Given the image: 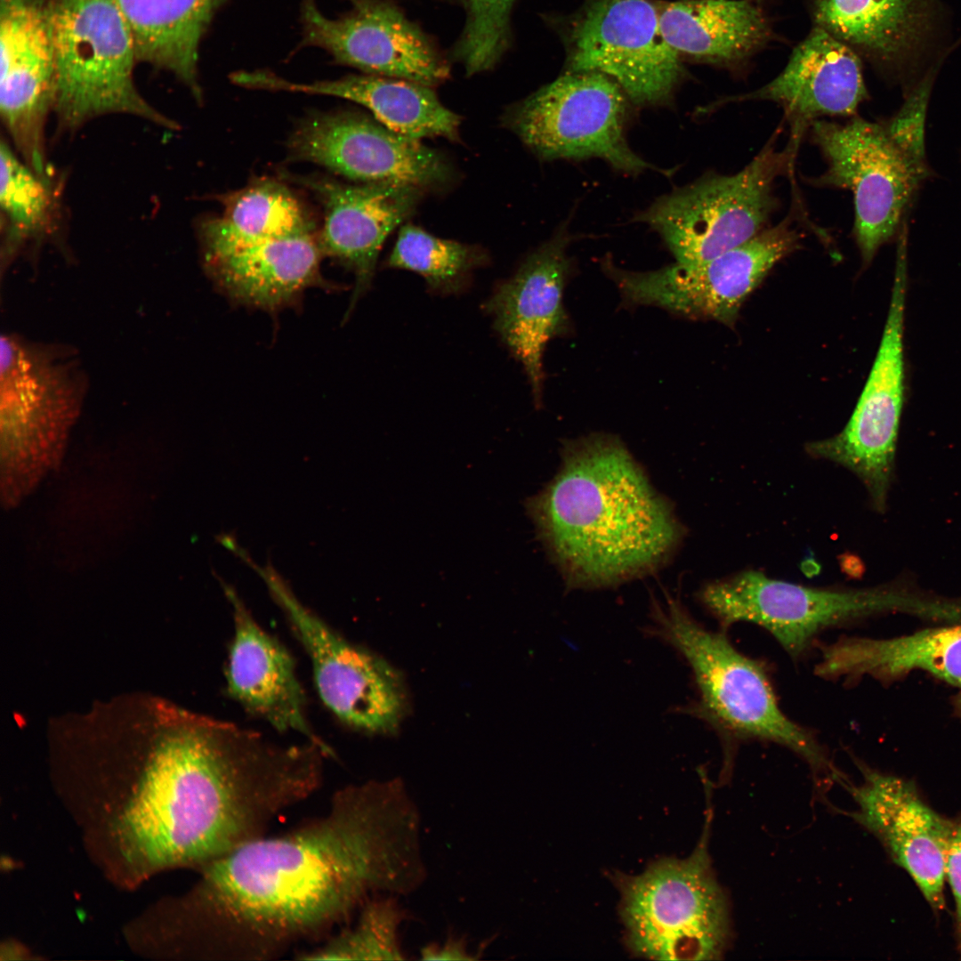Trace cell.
<instances>
[{
  "mask_svg": "<svg viewBox=\"0 0 961 961\" xmlns=\"http://www.w3.org/2000/svg\"><path fill=\"white\" fill-rule=\"evenodd\" d=\"M125 704L144 764L120 828L150 864L205 867L321 784L327 756L314 743L279 745L153 698Z\"/></svg>",
  "mask_w": 961,
  "mask_h": 961,
  "instance_id": "obj_1",
  "label": "cell"
},
{
  "mask_svg": "<svg viewBox=\"0 0 961 961\" xmlns=\"http://www.w3.org/2000/svg\"><path fill=\"white\" fill-rule=\"evenodd\" d=\"M203 868L192 925L202 953L221 961L276 958L349 921L384 891L363 784L336 791L320 817L253 839Z\"/></svg>",
  "mask_w": 961,
  "mask_h": 961,
  "instance_id": "obj_2",
  "label": "cell"
},
{
  "mask_svg": "<svg viewBox=\"0 0 961 961\" xmlns=\"http://www.w3.org/2000/svg\"><path fill=\"white\" fill-rule=\"evenodd\" d=\"M526 508L571 589L612 587L654 573L685 534L628 449L605 433L564 442L558 472Z\"/></svg>",
  "mask_w": 961,
  "mask_h": 961,
  "instance_id": "obj_3",
  "label": "cell"
},
{
  "mask_svg": "<svg viewBox=\"0 0 961 961\" xmlns=\"http://www.w3.org/2000/svg\"><path fill=\"white\" fill-rule=\"evenodd\" d=\"M648 632L689 664L699 699L681 710L709 723L727 738L769 741L795 753L814 775H841L807 729L780 709L763 663L739 652L721 632L695 620L679 598L652 599Z\"/></svg>",
  "mask_w": 961,
  "mask_h": 961,
  "instance_id": "obj_4",
  "label": "cell"
},
{
  "mask_svg": "<svg viewBox=\"0 0 961 961\" xmlns=\"http://www.w3.org/2000/svg\"><path fill=\"white\" fill-rule=\"evenodd\" d=\"M702 837L685 859L663 858L639 875H614L625 941L635 956L655 960H718L731 939L728 897Z\"/></svg>",
  "mask_w": 961,
  "mask_h": 961,
  "instance_id": "obj_5",
  "label": "cell"
},
{
  "mask_svg": "<svg viewBox=\"0 0 961 961\" xmlns=\"http://www.w3.org/2000/svg\"><path fill=\"white\" fill-rule=\"evenodd\" d=\"M57 87L53 113L61 133L125 114L178 130L137 89L131 31L114 0H50Z\"/></svg>",
  "mask_w": 961,
  "mask_h": 961,
  "instance_id": "obj_6",
  "label": "cell"
},
{
  "mask_svg": "<svg viewBox=\"0 0 961 961\" xmlns=\"http://www.w3.org/2000/svg\"><path fill=\"white\" fill-rule=\"evenodd\" d=\"M699 602L721 624H755L768 631L793 658L822 631L884 612L901 611L941 619L944 601L919 597L894 586L868 589L816 588L773 579L755 569L704 585Z\"/></svg>",
  "mask_w": 961,
  "mask_h": 961,
  "instance_id": "obj_7",
  "label": "cell"
},
{
  "mask_svg": "<svg viewBox=\"0 0 961 961\" xmlns=\"http://www.w3.org/2000/svg\"><path fill=\"white\" fill-rule=\"evenodd\" d=\"M773 135L739 172L710 174L662 196L638 214L663 238L676 262L710 261L768 227L778 207V177L790 171L800 140L777 150Z\"/></svg>",
  "mask_w": 961,
  "mask_h": 961,
  "instance_id": "obj_8",
  "label": "cell"
},
{
  "mask_svg": "<svg viewBox=\"0 0 961 961\" xmlns=\"http://www.w3.org/2000/svg\"><path fill=\"white\" fill-rule=\"evenodd\" d=\"M628 99L604 74L568 71L508 109L503 121L541 159L597 157L627 174L656 170L626 141Z\"/></svg>",
  "mask_w": 961,
  "mask_h": 961,
  "instance_id": "obj_9",
  "label": "cell"
},
{
  "mask_svg": "<svg viewBox=\"0 0 961 961\" xmlns=\"http://www.w3.org/2000/svg\"><path fill=\"white\" fill-rule=\"evenodd\" d=\"M812 137L828 168L810 183L845 189L853 195V233L864 263L902 224L927 166L892 140L884 124L852 117L844 124L816 119Z\"/></svg>",
  "mask_w": 961,
  "mask_h": 961,
  "instance_id": "obj_10",
  "label": "cell"
},
{
  "mask_svg": "<svg viewBox=\"0 0 961 961\" xmlns=\"http://www.w3.org/2000/svg\"><path fill=\"white\" fill-rule=\"evenodd\" d=\"M3 449L46 456L65 440L87 392V376L70 346L3 334L0 351Z\"/></svg>",
  "mask_w": 961,
  "mask_h": 961,
  "instance_id": "obj_11",
  "label": "cell"
},
{
  "mask_svg": "<svg viewBox=\"0 0 961 961\" xmlns=\"http://www.w3.org/2000/svg\"><path fill=\"white\" fill-rule=\"evenodd\" d=\"M800 239L788 215L703 263L675 262L657 271L632 272L605 262V270L629 303L659 306L732 327L749 294L778 262L797 248Z\"/></svg>",
  "mask_w": 961,
  "mask_h": 961,
  "instance_id": "obj_12",
  "label": "cell"
},
{
  "mask_svg": "<svg viewBox=\"0 0 961 961\" xmlns=\"http://www.w3.org/2000/svg\"><path fill=\"white\" fill-rule=\"evenodd\" d=\"M905 256L900 248L881 343L854 411L839 433L805 444L811 456L839 464L859 477L880 513L886 507L904 402Z\"/></svg>",
  "mask_w": 961,
  "mask_h": 961,
  "instance_id": "obj_13",
  "label": "cell"
},
{
  "mask_svg": "<svg viewBox=\"0 0 961 961\" xmlns=\"http://www.w3.org/2000/svg\"><path fill=\"white\" fill-rule=\"evenodd\" d=\"M263 577L308 654L315 686L326 707L351 727L376 733L394 731L405 708V692L397 671L344 639L303 605L271 571Z\"/></svg>",
  "mask_w": 961,
  "mask_h": 961,
  "instance_id": "obj_14",
  "label": "cell"
},
{
  "mask_svg": "<svg viewBox=\"0 0 961 961\" xmlns=\"http://www.w3.org/2000/svg\"><path fill=\"white\" fill-rule=\"evenodd\" d=\"M569 71L604 74L642 105L667 102L682 77L650 0H589L570 29Z\"/></svg>",
  "mask_w": 961,
  "mask_h": 961,
  "instance_id": "obj_15",
  "label": "cell"
},
{
  "mask_svg": "<svg viewBox=\"0 0 961 961\" xmlns=\"http://www.w3.org/2000/svg\"><path fill=\"white\" fill-rule=\"evenodd\" d=\"M288 142L294 158L362 183L426 190L447 185L453 175L439 151L358 113L311 115L299 124Z\"/></svg>",
  "mask_w": 961,
  "mask_h": 961,
  "instance_id": "obj_16",
  "label": "cell"
},
{
  "mask_svg": "<svg viewBox=\"0 0 961 961\" xmlns=\"http://www.w3.org/2000/svg\"><path fill=\"white\" fill-rule=\"evenodd\" d=\"M351 8L327 16L315 0L301 9L302 45L327 52L341 65L367 74L432 87L449 69L433 44L395 5L384 0H351Z\"/></svg>",
  "mask_w": 961,
  "mask_h": 961,
  "instance_id": "obj_17",
  "label": "cell"
},
{
  "mask_svg": "<svg viewBox=\"0 0 961 961\" xmlns=\"http://www.w3.org/2000/svg\"><path fill=\"white\" fill-rule=\"evenodd\" d=\"M0 46L2 123L22 160L46 174L45 126L57 87L50 0H0Z\"/></svg>",
  "mask_w": 961,
  "mask_h": 961,
  "instance_id": "obj_18",
  "label": "cell"
},
{
  "mask_svg": "<svg viewBox=\"0 0 961 961\" xmlns=\"http://www.w3.org/2000/svg\"><path fill=\"white\" fill-rule=\"evenodd\" d=\"M859 768L863 774L860 785L843 783L857 804L852 817L909 875L931 908L942 910L951 820L930 807L913 782L860 764Z\"/></svg>",
  "mask_w": 961,
  "mask_h": 961,
  "instance_id": "obj_19",
  "label": "cell"
},
{
  "mask_svg": "<svg viewBox=\"0 0 961 961\" xmlns=\"http://www.w3.org/2000/svg\"><path fill=\"white\" fill-rule=\"evenodd\" d=\"M569 242L566 228H561L529 254L511 278L499 283L482 306L501 341L521 363L537 406L546 344L569 327L563 294L571 266Z\"/></svg>",
  "mask_w": 961,
  "mask_h": 961,
  "instance_id": "obj_20",
  "label": "cell"
},
{
  "mask_svg": "<svg viewBox=\"0 0 961 961\" xmlns=\"http://www.w3.org/2000/svg\"><path fill=\"white\" fill-rule=\"evenodd\" d=\"M303 183L323 206V226L317 235L323 255L355 278L345 320L371 286L385 239L413 214L424 190L389 183L349 185L328 178H304Z\"/></svg>",
  "mask_w": 961,
  "mask_h": 961,
  "instance_id": "obj_21",
  "label": "cell"
},
{
  "mask_svg": "<svg viewBox=\"0 0 961 961\" xmlns=\"http://www.w3.org/2000/svg\"><path fill=\"white\" fill-rule=\"evenodd\" d=\"M233 613V637L225 669L228 695L281 732L301 734L333 753L307 716L304 690L293 657L265 631L236 593L224 587Z\"/></svg>",
  "mask_w": 961,
  "mask_h": 961,
  "instance_id": "obj_22",
  "label": "cell"
},
{
  "mask_svg": "<svg viewBox=\"0 0 961 961\" xmlns=\"http://www.w3.org/2000/svg\"><path fill=\"white\" fill-rule=\"evenodd\" d=\"M868 98L861 64L852 47L817 26L793 51L784 69L754 92L721 103L771 101L781 105L802 135L820 117H849Z\"/></svg>",
  "mask_w": 961,
  "mask_h": 961,
  "instance_id": "obj_23",
  "label": "cell"
},
{
  "mask_svg": "<svg viewBox=\"0 0 961 961\" xmlns=\"http://www.w3.org/2000/svg\"><path fill=\"white\" fill-rule=\"evenodd\" d=\"M317 235L269 240L203 262L215 287L237 304L277 311L311 287L334 289L323 279Z\"/></svg>",
  "mask_w": 961,
  "mask_h": 961,
  "instance_id": "obj_24",
  "label": "cell"
},
{
  "mask_svg": "<svg viewBox=\"0 0 961 961\" xmlns=\"http://www.w3.org/2000/svg\"><path fill=\"white\" fill-rule=\"evenodd\" d=\"M248 89L296 92L343 98L366 107L390 130L421 140L444 137L456 141L460 117L446 108L431 86L375 75H350L335 80L292 82L271 71H248Z\"/></svg>",
  "mask_w": 961,
  "mask_h": 961,
  "instance_id": "obj_25",
  "label": "cell"
},
{
  "mask_svg": "<svg viewBox=\"0 0 961 961\" xmlns=\"http://www.w3.org/2000/svg\"><path fill=\"white\" fill-rule=\"evenodd\" d=\"M923 670L961 689V622L889 639L844 637L823 647L815 674L852 682H882Z\"/></svg>",
  "mask_w": 961,
  "mask_h": 961,
  "instance_id": "obj_26",
  "label": "cell"
},
{
  "mask_svg": "<svg viewBox=\"0 0 961 961\" xmlns=\"http://www.w3.org/2000/svg\"><path fill=\"white\" fill-rule=\"evenodd\" d=\"M226 0H114L133 39L138 61L168 71L198 101L199 47Z\"/></svg>",
  "mask_w": 961,
  "mask_h": 961,
  "instance_id": "obj_27",
  "label": "cell"
},
{
  "mask_svg": "<svg viewBox=\"0 0 961 961\" xmlns=\"http://www.w3.org/2000/svg\"><path fill=\"white\" fill-rule=\"evenodd\" d=\"M668 44L679 54L731 64L757 49L766 38V20L747 0H681L658 3Z\"/></svg>",
  "mask_w": 961,
  "mask_h": 961,
  "instance_id": "obj_28",
  "label": "cell"
},
{
  "mask_svg": "<svg viewBox=\"0 0 961 961\" xmlns=\"http://www.w3.org/2000/svg\"><path fill=\"white\" fill-rule=\"evenodd\" d=\"M304 205L284 184L262 180L224 198L220 216L198 228L203 262L269 240L313 233Z\"/></svg>",
  "mask_w": 961,
  "mask_h": 961,
  "instance_id": "obj_29",
  "label": "cell"
},
{
  "mask_svg": "<svg viewBox=\"0 0 961 961\" xmlns=\"http://www.w3.org/2000/svg\"><path fill=\"white\" fill-rule=\"evenodd\" d=\"M2 266L8 267L28 246L54 238L61 222L57 183L51 172L38 174L9 142L0 147Z\"/></svg>",
  "mask_w": 961,
  "mask_h": 961,
  "instance_id": "obj_30",
  "label": "cell"
},
{
  "mask_svg": "<svg viewBox=\"0 0 961 961\" xmlns=\"http://www.w3.org/2000/svg\"><path fill=\"white\" fill-rule=\"evenodd\" d=\"M922 0H817L819 27L851 47L891 60L909 50L922 25Z\"/></svg>",
  "mask_w": 961,
  "mask_h": 961,
  "instance_id": "obj_31",
  "label": "cell"
},
{
  "mask_svg": "<svg viewBox=\"0 0 961 961\" xmlns=\"http://www.w3.org/2000/svg\"><path fill=\"white\" fill-rule=\"evenodd\" d=\"M489 262L478 246L438 238L411 223L403 224L386 266L416 272L428 289L439 295H456L470 286L472 272Z\"/></svg>",
  "mask_w": 961,
  "mask_h": 961,
  "instance_id": "obj_32",
  "label": "cell"
},
{
  "mask_svg": "<svg viewBox=\"0 0 961 961\" xmlns=\"http://www.w3.org/2000/svg\"><path fill=\"white\" fill-rule=\"evenodd\" d=\"M356 924L312 949L300 952L303 960H402L399 928L408 918L396 895L369 897L359 908Z\"/></svg>",
  "mask_w": 961,
  "mask_h": 961,
  "instance_id": "obj_33",
  "label": "cell"
},
{
  "mask_svg": "<svg viewBox=\"0 0 961 961\" xmlns=\"http://www.w3.org/2000/svg\"><path fill=\"white\" fill-rule=\"evenodd\" d=\"M515 0H466L467 20L456 56L468 75L491 69L506 49Z\"/></svg>",
  "mask_w": 961,
  "mask_h": 961,
  "instance_id": "obj_34",
  "label": "cell"
},
{
  "mask_svg": "<svg viewBox=\"0 0 961 961\" xmlns=\"http://www.w3.org/2000/svg\"><path fill=\"white\" fill-rule=\"evenodd\" d=\"M935 70H930L911 91L899 112L884 123L897 145L917 163L926 166L925 123Z\"/></svg>",
  "mask_w": 961,
  "mask_h": 961,
  "instance_id": "obj_35",
  "label": "cell"
},
{
  "mask_svg": "<svg viewBox=\"0 0 961 961\" xmlns=\"http://www.w3.org/2000/svg\"><path fill=\"white\" fill-rule=\"evenodd\" d=\"M945 878L948 879L954 896L961 948V820H951L945 856Z\"/></svg>",
  "mask_w": 961,
  "mask_h": 961,
  "instance_id": "obj_36",
  "label": "cell"
},
{
  "mask_svg": "<svg viewBox=\"0 0 961 961\" xmlns=\"http://www.w3.org/2000/svg\"><path fill=\"white\" fill-rule=\"evenodd\" d=\"M424 960H470L475 959L467 951L466 941L449 934L442 945L432 943L421 949Z\"/></svg>",
  "mask_w": 961,
  "mask_h": 961,
  "instance_id": "obj_37",
  "label": "cell"
},
{
  "mask_svg": "<svg viewBox=\"0 0 961 961\" xmlns=\"http://www.w3.org/2000/svg\"><path fill=\"white\" fill-rule=\"evenodd\" d=\"M841 564L844 570H845L847 574L852 575L854 577L860 576L861 574V571L863 570L861 561L858 557L853 555H847L843 557Z\"/></svg>",
  "mask_w": 961,
  "mask_h": 961,
  "instance_id": "obj_38",
  "label": "cell"
},
{
  "mask_svg": "<svg viewBox=\"0 0 961 961\" xmlns=\"http://www.w3.org/2000/svg\"><path fill=\"white\" fill-rule=\"evenodd\" d=\"M955 715L961 720V690L953 699Z\"/></svg>",
  "mask_w": 961,
  "mask_h": 961,
  "instance_id": "obj_39",
  "label": "cell"
}]
</instances>
